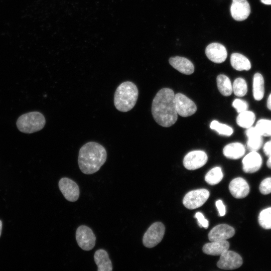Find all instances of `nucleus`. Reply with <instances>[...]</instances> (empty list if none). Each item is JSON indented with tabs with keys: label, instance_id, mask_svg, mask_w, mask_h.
<instances>
[{
	"label": "nucleus",
	"instance_id": "f257e3e1",
	"mask_svg": "<svg viewBox=\"0 0 271 271\" xmlns=\"http://www.w3.org/2000/svg\"><path fill=\"white\" fill-rule=\"evenodd\" d=\"M152 113L156 122L162 126L170 127L176 122L178 113L172 89L165 88L158 91L153 100Z\"/></svg>",
	"mask_w": 271,
	"mask_h": 271
},
{
	"label": "nucleus",
	"instance_id": "f03ea898",
	"mask_svg": "<svg viewBox=\"0 0 271 271\" xmlns=\"http://www.w3.org/2000/svg\"><path fill=\"white\" fill-rule=\"evenodd\" d=\"M107 158L105 149L100 144L89 142L80 149L78 163L80 171L86 175L97 172L104 165Z\"/></svg>",
	"mask_w": 271,
	"mask_h": 271
},
{
	"label": "nucleus",
	"instance_id": "7ed1b4c3",
	"mask_svg": "<svg viewBox=\"0 0 271 271\" xmlns=\"http://www.w3.org/2000/svg\"><path fill=\"white\" fill-rule=\"evenodd\" d=\"M139 91L136 85L130 81L121 83L116 88L114 94V104L118 111L127 112L136 104Z\"/></svg>",
	"mask_w": 271,
	"mask_h": 271
},
{
	"label": "nucleus",
	"instance_id": "20e7f679",
	"mask_svg": "<svg viewBox=\"0 0 271 271\" xmlns=\"http://www.w3.org/2000/svg\"><path fill=\"white\" fill-rule=\"evenodd\" d=\"M46 123L44 115L39 111H31L21 115L18 118L16 125L22 132L32 133L43 129Z\"/></svg>",
	"mask_w": 271,
	"mask_h": 271
},
{
	"label": "nucleus",
	"instance_id": "39448f33",
	"mask_svg": "<svg viewBox=\"0 0 271 271\" xmlns=\"http://www.w3.org/2000/svg\"><path fill=\"white\" fill-rule=\"evenodd\" d=\"M165 231L164 224L160 222L153 223L145 233L143 243L147 248H152L158 244L162 240Z\"/></svg>",
	"mask_w": 271,
	"mask_h": 271
},
{
	"label": "nucleus",
	"instance_id": "423d86ee",
	"mask_svg": "<svg viewBox=\"0 0 271 271\" xmlns=\"http://www.w3.org/2000/svg\"><path fill=\"white\" fill-rule=\"evenodd\" d=\"M209 195V191L206 189L192 190L185 195L183 204L189 209H194L202 206L207 200Z\"/></svg>",
	"mask_w": 271,
	"mask_h": 271
},
{
	"label": "nucleus",
	"instance_id": "0eeeda50",
	"mask_svg": "<svg viewBox=\"0 0 271 271\" xmlns=\"http://www.w3.org/2000/svg\"><path fill=\"white\" fill-rule=\"evenodd\" d=\"M75 236L78 246L84 250H90L95 245L96 236L92 230L86 225L77 228Z\"/></svg>",
	"mask_w": 271,
	"mask_h": 271
},
{
	"label": "nucleus",
	"instance_id": "6e6552de",
	"mask_svg": "<svg viewBox=\"0 0 271 271\" xmlns=\"http://www.w3.org/2000/svg\"><path fill=\"white\" fill-rule=\"evenodd\" d=\"M242 263V257L239 254L228 249L220 255L217 266L222 269L231 270L239 267Z\"/></svg>",
	"mask_w": 271,
	"mask_h": 271
},
{
	"label": "nucleus",
	"instance_id": "1a4fd4ad",
	"mask_svg": "<svg viewBox=\"0 0 271 271\" xmlns=\"http://www.w3.org/2000/svg\"><path fill=\"white\" fill-rule=\"evenodd\" d=\"M176 109L178 114L187 117L194 114L197 110L195 103L182 93L175 94Z\"/></svg>",
	"mask_w": 271,
	"mask_h": 271
},
{
	"label": "nucleus",
	"instance_id": "9d476101",
	"mask_svg": "<svg viewBox=\"0 0 271 271\" xmlns=\"http://www.w3.org/2000/svg\"><path fill=\"white\" fill-rule=\"evenodd\" d=\"M58 186L61 192L67 200L75 202L78 199L79 188L73 180L66 177L62 178L59 180Z\"/></svg>",
	"mask_w": 271,
	"mask_h": 271
},
{
	"label": "nucleus",
	"instance_id": "9b49d317",
	"mask_svg": "<svg viewBox=\"0 0 271 271\" xmlns=\"http://www.w3.org/2000/svg\"><path fill=\"white\" fill-rule=\"evenodd\" d=\"M208 157L203 151L196 150L190 152L183 159V165L189 170H194L203 167L207 162Z\"/></svg>",
	"mask_w": 271,
	"mask_h": 271
},
{
	"label": "nucleus",
	"instance_id": "f8f14e48",
	"mask_svg": "<svg viewBox=\"0 0 271 271\" xmlns=\"http://www.w3.org/2000/svg\"><path fill=\"white\" fill-rule=\"evenodd\" d=\"M207 58L215 63H221L227 57V50L223 45L218 43H212L208 45L205 49Z\"/></svg>",
	"mask_w": 271,
	"mask_h": 271
},
{
	"label": "nucleus",
	"instance_id": "ddd939ff",
	"mask_svg": "<svg viewBox=\"0 0 271 271\" xmlns=\"http://www.w3.org/2000/svg\"><path fill=\"white\" fill-rule=\"evenodd\" d=\"M230 13L235 20L244 21L248 18L250 13L249 4L246 0H232Z\"/></svg>",
	"mask_w": 271,
	"mask_h": 271
},
{
	"label": "nucleus",
	"instance_id": "4468645a",
	"mask_svg": "<svg viewBox=\"0 0 271 271\" xmlns=\"http://www.w3.org/2000/svg\"><path fill=\"white\" fill-rule=\"evenodd\" d=\"M235 234V229L226 224H220L214 227L208 233L210 241L224 240L229 239Z\"/></svg>",
	"mask_w": 271,
	"mask_h": 271
},
{
	"label": "nucleus",
	"instance_id": "2eb2a0df",
	"mask_svg": "<svg viewBox=\"0 0 271 271\" xmlns=\"http://www.w3.org/2000/svg\"><path fill=\"white\" fill-rule=\"evenodd\" d=\"M242 162L243 171L246 173H253L260 169L262 161L256 151H250L243 158Z\"/></svg>",
	"mask_w": 271,
	"mask_h": 271
},
{
	"label": "nucleus",
	"instance_id": "dca6fc26",
	"mask_svg": "<svg viewBox=\"0 0 271 271\" xmlns=\"http://www.w3.org/2000/svg\"><path fill=\"white\" fill-rule=\"evenodd\" d=\"M229 191L233 197L241 199L249 193V186L245 179L241 177L233 179L229 185Z\"/></svg>",
	"mask_w": 271,
	"mask_h": 271
},
{
	"label": "nucleus",
	"instance_id": "f3484780",
	"mask_svg": "<svg viewBox=\"0 0 271 271\" xmlns=\"http://www.w3.org/2000/svg\"><path fill=\"white\" fill-rule=\"evenodd\" d=\"M170 65L180 72L190 75L194 71V66L193 63L186 58L175 56L169 59Z\"/></svg>",
	"mask_w": 271,
	"mask_h": 271
},
{
	"label": "nucleus",
	"instance_id": "a211bd4d",
	"mask_svg": "<svg viewBox=\"0 0 271 271\" xmlns=\"http://www.w3.org/2000/svg\"><path fill=\"white\" fill-rule=\"evenodd\" d=\"M245 134L247 137V147L250 151H256L262 147L263 139L262 136L255 127L251 126L247 128Z\"/></svg>",
	"mask_w": 271,
	"mask_h": 271
},
{
	"label": "nucleus",
	"instance_id": "6ab92c4d",
	"mask_svg": "<svg viewBox=\"0 0 271 271\" xmlns=\"http://www.w3.org/2000/svg\"><path fill=\"white\" fill-rule=\"evenodd\" d=\"M229 243L224 240L214 241L205 244L202 250L204 253L211 255H220L223 252L228 249Z\"/></svg>",
	"mask_w": 271,
	"mask_h": 271
},
{
	"label": "nucleus",
	"instance_id": "aec40b11",
	"mask_svg": "<svg viewBox=\"0 0 271 271\" xmlns=\"http://www.w3.org/2000/svg\"><path fill=\"white\" fill-rule=\"evenodd\" d=\"M94 260L98 271H111L113 269L111 260L107 252L103 249L97 250L94 254Z\"/></svg>",
	"mask_w": 271,
	"mask_h": 271
},
{
	"label": "nucleus",
	"instance_id": "412c9836",
	"mask_svg": "<svg viewBox=\"0 0 271 271\" xmlns=\"http://www.w3.org/2000/svg\"><path fill=\"white\" fill-rule=\"evenodd\" d=\"M245 153L244 146L240 143H232L225 146L223 150L225 157L230 159H238Z\"/></svg>",
	"mask_w": 271,
	"mask_h": 271
},
{
	"label": "nucleus",
	"instance_id": "4be33fe9",
	"mask_svg": "<svg viewBox=\"0 0 271 271\" xmlns=\"http://www.w3.org/2000/svg\"><path fill=\"white\" fill-rule=\"evenodd\" d=\"M230 63L232 67L238 71H247L251 68V64L249 60L239 53H234L231 54Z\"/></svg>",
	"mask_w": 271,
	"mask_h": 271
},
{
	"label": "nucleus",
	"instance_id": "5701e85b",
	"mask_svg": "<svg viewBox=\"0 0 271 271\" xmlns=\"http://www.w3.org/2000/svg\"><path fill=\"white\" fill-rule=\"evenodd\" d=\"M253 95L256 100H260L262 99L264 93V79L262 75L259 73H256L253 79Z\"/></svg>",
	"mask_w": 271,
	"mask_h": 271
},
{
	"label": "nucleus",
	"instance_id": "b1692460",
	"mask_svg": "<svg viewBox=\"0 0 271 271\" xmlns=\"http://www.w3.org/2000/svg\"><path fill=\"white\" fill-rule=\"evenodd\" d=\"M219 92L224 96H228L232 93V85L229 78L223 74L219 75L216 78Z\"/></svg>",
	"mask_w": 271,
	"mask_h": 271
},
{
	"label": "nucleus",
	"instance_id": "393cba45",
	"mask_svg": "<svg viewBox=\"0 0 271 271\" xmlns=\"http://www.w3.org/2000/svg\"><path fill=\"white\" fill-rule=\"evenodd\" d=\"M255 119L254 113L252 111L246 110L239 113L236 118V122L239 126L248 128L252 126Z\"/></svg>",
	"mask_w": 271,
	"mask_h": 271
},
{
	"label": "nucleus",
	"instance_id": "a878e982",
	"mask_svg": "<svg viewBox=\"0 0 271 271\" xmlns=\"http://www.w3.org/2000/svg\"><path fill=\"white\" fill-rule=\"evenodd\" d=\"M223 174L219 167H215L209 170L205 176V181L210 185L218 184L222 179Z\"/></svg>",
	"mask_w": 271,
	"mask_h": 271
},
{
	"label": "nucleus",
	"instance_id": "bb28decb",
	"mask_svg": "<svg viewBox=\"0 0 271 271\" xmlns=\"http://www.w3.org/2000/svg\"><path fill=\"white\" fill-rule=\"evenodd\" d=\"M232 90L234 94L239 97L244 96L247 92V85L242 78H237L233 82Z\"/></svg>",
	"mask_w": 271,
	"mask_h": 271
},
{
	"label": "nucleus",
	"instance_id": "cd10ccee",
	"mask_svg": "<svg viewBox=\"0 0 271 271\" xmlns=\"http://www.w3.org/2000/svg\"><path fill=\"white\" fill-rule=\"evenodd\" d=\"M259 225L265 229H271V207L260 211L258 217Z\"/></svg>",
	"mask_w": 271,
	"mask_h": 271
},
{
	"label": "nucleus",
	"instance_id": "c85d7f7f",
	"mask_svg": "<svg viewBox=\"0 0 271 271\" xmlns=\"http://www.w3.org/2000/svg\"><path fill=\"white\" fill-rule=\"evenodd\" d=\"M211 129L215 130L219 134L230 136L233 132V129L229 126L219 123L217 120H213L210 125Z\"/></svg>",
	"mask_w": 271,
	"mask_h": 271
},
{
	"label": "nucleus",
	"instance_id": "c756f323",
	"mask_svg": "<svg viewBox=\"0 0 271 271\" xmlns=\"http://www.w3.org/2000/svg\"><path fill=\"white\" fill-rule=\"evenodd\" d=\"M262 136H271V120L261 119L259 120L254 126Z\"/></svg>",
	"mask_w": 271,
	"mask_h": 271
},
{
	"label": "nucleus",
	"instance_id": "7c9ffc66",
	"mask_svg": "<svg viewBox=\"0 0 271 271\" xmlns=\"http://www.w3.org/2000/svg\"><path fill=\"white\" fill-rule=\"evenodd\" d=\"M260 192L263 195L271 193V177H268L263 180L259 186Z\"/></svg>",
	"mask_w": 271,
	"mask_h": 271
},
{
	"label": "nucleus",
	"instance_id": "2f4dec72",
	"mask_svg": "<svg viewBox=\"0 0 271 271\" xmlns=\"http://www.w3.org/2000/svg\"><path fill=\"white\" fill-rule=\"evenodd\" d=\"M232 105L239 113L247 110L248 106L245 101L240 99H235L232 102Z\"/></svg>",
	"mask_w": 271,
	"mask_h": 271
},
{
	"label": "nucleus",
	"instance_id": "473e14b6",
	"mask_svg": "<svg viewBox=\"0 0 271 271\" xmlns=\"http://www.w3.org/2000/svg\"><path fill=\"white\" fill-rule=\"evenodd\" d=\"M195 217L197 219L198 224L200 227L207 228L209 225V222L200 212H198L195 214Z\"/></svg>",
	"mask_w": 271,
	"mask_h": 271
},
{
	"label": "nucleus",
	"instance_id": "72a5a7b5",
	"mask_svg": "<svg viewBox=\"0 0 271 271\" xmlns=\"http://www.w3.org/2000/svg\"><path fill=\"white\" fill-rule=\"evenodd\" d=\"M216 206L220 216H223L226 214V207L221 200H217L216 203Z\"/></svg>",
	"mask_w": 271,
	"mask_h": 271
},
{
	"label": "nucleus",
	"instance_id": "f704fd0d",
	"mask_svg": "<svg viewBox=\"0 0 271 271\" xmlns=\"http://www.w3.org/2000/svg\"><path fill=\"white\" fill-rule=\"evenodd\" d=\"M263 150L264 154L268 157H271V140L267 142L264 145Z\"/></svg>",
	"mask_w": 271,
	"mask_h": 271
},
{
	"label": "nucleus",
	"instance_id": "c9c22d12",
	"mask_svg": "<svg viewBox=\"0 0 271 271\" xmlns=\"http://www.w3.org/2000/svg\"><path fill=\"white\" fill-rule=\"evenodd\" d=\"M267 107L271 110V93L269 94L267 100Z\"/></svg>",
	"mask_w": 271,
	"mask_h": 271
},
{
	"label": "nucleus",
	"instance_id": "e433bc0d",
	"mask_svg": "<svg viewBox=\"0 0 271 271\" xmlns=\"http://www.w3.org/2000/svg\"><path fill=\"white\" fill-rule=\"evenodd\" d=\"M266 165L268 168L271 169V157H268L266 162Z\"/></svg>",
	"mask_w": 271,
	"mask_h": 271
},
{
	"label": "nucleus",
	"instance_id": "4c0bfd02",
	"mask_svg": "<svg viewBox=\"0 0 271 271\" xmlns=\"http://www.w3.org/2000/svg\"><path fill=\"white\" fill-rule=\"evenodd\" d=\"M261 3L265 5H271V0H260Z\"/></svg>",
	"mask_w": 271,
	"mask_h": 271
},
{
	"label": "nucleus",
	"instance_id": "58836bf2",
	"mask_svg": "<svg viewBox=\"0 0 271 271\" xmlns=\"http://www.w3.org/2000/svg\"><path fill=\"white\" fill-rule=\"evenodd\" d=\"M2 230V222L0 220V236L1 235Z\"/></svg>",
	"mask_w": 271,
	"mask_h": 271
}]
</instances>
